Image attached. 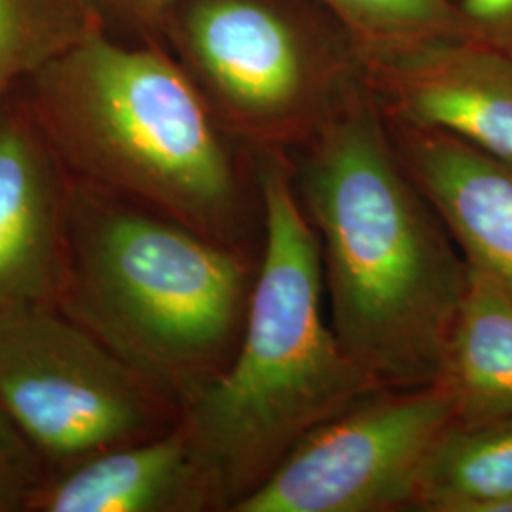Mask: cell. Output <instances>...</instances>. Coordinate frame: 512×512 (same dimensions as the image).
<instances>
[{
  "mask_svg": "<svg viewBox=\"0 0 512 512\" xmlns=\"http://www.w3.org/2000/svg\"><path fill=\"white\" fill-rule=\"evenodd\" d=\"M385 116L437 129L512 162V55L440 38L357 61Z\"/></svg>",
  "mask_w": 512,
  "mask_h": 512,
  "instance_id": "obj_8",
  "label": "cell"
},
{
  "mask_svg": "<svg viewBox=\"0 0 512 512\" xmlns=\"http://www.w3.org/2000/svg\"><path fill=\"white\" fill-rule=\"evenodd\" d=\"M346 31L355 59L440 38H482L452 0H319Z\"/></svg>",
  "mask_w": 512,
  "mask_h": 512,
  "instance_id": "obj_15",
  "label": "cell"
},
{
  "mask_svg": "<svg viewBox=\"0 0 512 512\" xmlns=\"http://www.w3.org/2000/svg\"><path fill=\"white\" fill-rule=\"evenodd\" d=\"M183 0H92L93 6L101 4L120 18L137 25H160L179 8Z\"/></svg>",
  "mask_w": 512,
  "mask_h": 512,
  "instance_id": "obj_18",
  "label": "cell"
},
{
  "mask_svg": "<svg viewBox=\"0 0 512 512\" xmlns=\"http://www.w3.org/2000/svg\"><path fill=\"white\" fill-rule=\"evenodd\" d=\"M296 194L323 260L330 325L378 384H437L469 264L353 74L306 143Z\"/></svg>",
  "mask_w": 512,
  "mask_h": 512,
  "instance_id": "obj_1",
  "label": "cell"
},
{
  "mask_svg": "<svg viewBox=\"0 0 512 512\" xmlns=\"http://www.w3.org/2000/svg\"><path fill=\"white\" fill-rule=\"evenodd\" d=\"M92 0H0V95L99 29Z\"/></svg>",
  "mask_w": 512,
  "mask_h": 512,
  "instance_id": "obj_14",
  "label": "cell"
},
{
  "mask_svg": "<svg viewBox=\"0 0 512 512\" xmlns=\"http://www.w3.org/2000/svg\"><path fill=\"white\" fill-rule=\"evenodd\" d=\"M35 86L48 135L82 175L228 238L234 165L205 95L164 52L122 46L99 27L42 67Z\"/></svg>",
  "mask_w": 512,
  "mask_h": 512,
  "instance_id": "obj_3",
  "label": "cell"
},
{
  "mask_svg": "<svg viewBox=\"0 0 512 512\" xmlns=\"http://www.w3.org/2000/svg\"><path fill=\"white\" fill-rule=\"evenodd\" d=\"M169 19L207 103L262 150L306 145L359 71L289 0H183Z\"/></svg>",
  "mask_w": 512,
  "mask_h": 512,
  "instance_id": "obj_5",
  "label": "cell"
},
{
  "mask_svg": "<svg viewBox=\"0 0 512 512\" xmlns=\"http://www.w3.org/2000/svg\"><path fill=\"white\" fill-rule=\"evenodd\" d=\"M31 444L0 406V512L27 509L35 488Z\"/></svg>",
  "mask_w": 512,
  "mask_h": 512,
  "instance_id": "obj_16",
  "label": "cell"
},
{
  "mask_svg": "<svg viewBox=\"0 0 512 512\" xmlns=\"http://www.w3.org/2000/svg\"><path fill=\"white\" fill-rule=\"evenodd\" d=\"M150 384L71 317L0 310V406L42 454L90 458L147 439Z\"/></svg>",
  "mask_w": 512,
  "mask_h": 512,
  "instance_id": "obj_6",
  "label": "cell"
},
{
  "mask_svg": "<svg viewBox=\"0 0 512 512\" xmlns=\"http://www.w3.org/2000/svg\"><path fill=\"white\" fill-rule=\"evenodd\" d=\"M412 509L512 512V416L454 421L425 461Z\"/></svg>",
  "mask_w": 512,
  "mask_h": 512,
  "instance_id": "obj_13",
  "label": "cell"
},
{
  "mask_svg": "<svg viewBox=\"0 0 512 512\" xmlns=\"http://www.w3.org/2000/svg\"><path fill=\"white\" fill-rule=\"evenodd\" d=\"M387 118V116H385ZM399 158L469 266L512 296V162L437 129L387 118Z\"/></svg>",
  "mask_w": 512,
  "mask_h": 512,
  "instance_id": "obj_9",
  "label": "cell"
},
{
  "mask_svg": "<svg viewBox=\"0 0 512 512\" xmlns=\"http://www.w3.org/2000/svg\"><path fill=\"white\" fill-rule=\"evenodd\" d=\"M439 384L458 423L512 416V296L469 266Z\"/></svg>",
  "mask_w": 512,
  "mask_h": 512,
  "instance_id": "obj_12",
  "label": "cell"
},
{
  "mask_svg": "<svg viewBox=\"0 0 512 512\" xmlns=\"http://www.w3.org/2000/svg\"><path fill=\"white\" fill-rule=\"evenodd\" d=\"M454 421L439 382L374 391L317 427L232 512L412 509L425 461Z\"/></svg>",
  "mask_w": 512,
  "mask_h": 512,
  "instance_id": "obj_7",
  "label": "cell"
},
{
  "mask_svg": "<svg viewBox=\"0 0 512 512\" xmlns=\"http://www.w3.org/2000/svg\"><path fill=\"white\" fill-rule=\"evenodd\" d=\"M145 211L84 205L65 222L67 313L150 382L194 395L238 329L247 270L217 239Z\"/></svg>",
  "mask_w": 512,
  "mask_h": 512,
  "instance_id": "obj_4",
  "label": "cell"
},
{
  "mask_svg": "<svg viewBox=\"0 0 512 512\" xmlns=\"http://www.w3.org/2000/svg\"><path fill=\"white\" fill-rule=\"evenodd\" d=\"M211 495L183 427L93 454L48 488L35 490L27 509L42 512L192 511Z\"/></svg>",
  "mask_w": 512,
  "mask_h": 512,
  "instance_id": "obj_11",
  "label": "cell"
},
{
  "mask_svg": "<svg viewBox=\"0 0 512 512\" xmlns=\"http://www.w3.org/2000/svg\"><path fill=\"white\" fill-rule=\"evenodd\" d=\"M65 222L54 167L29 126L0 120V310L59 294Z\"/></svg>",
  "mask_w": 512,
  "mask_h": 512,
  "instance_id": "obj_10",
  "label": "cell"
},
{
  "mask_svg": "<svg viewBox=\"0 0 512 512\" xmlns=\"http://www.w3.org/2000/svg\"><path fill=\"white\" fill-rule=\"evenodd\" d=\"M459 12L478 37H512V0H459Z\"/></svg>",
  "mask_w": 512,
  "mask_h": 512,
  "instance_id": "obj_17",
  "label": "cell"
},
{
  "mask_svg": "<svg viewBox=\"0 0 512 512\" xmlns=\"http://www.w3.org/2000/svg\"><path fill=\"white\" fill-rule=\"evenodd\" d=\"M264 253L238 353L192 395L183 431L213 503L253 494L323 423L385 389L323 317V260L279 150H262Z\"/></svg>",
  "mask_w": 512,
  "mask_h": 512,
  "instance_id": "obj_2",
  "label": "cell"
}]
</instances>
